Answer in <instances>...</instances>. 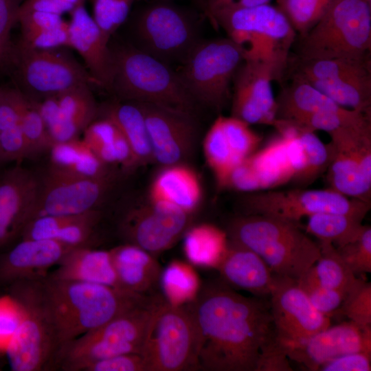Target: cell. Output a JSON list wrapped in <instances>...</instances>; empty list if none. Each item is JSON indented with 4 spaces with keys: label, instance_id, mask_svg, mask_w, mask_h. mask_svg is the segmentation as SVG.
Masks as SVG:
<instances>
[{
    "label": "cell",
    "instance_id": "1",
    "mask_svg": "<svg viewBox=\"0 0 371 371\" xmlns=\"http://www.w3.org/2000/svg\"><path fill=\"white\" fill-rule=\"evenodd\" d=\"M197 326L199 369L291 371L266 297H248L223 281L206 283L187 304Z\"/></svg>",
    "mask_w": 371,
    "mask_h": 371
},
{
    "label": "cell",
    "instance_id": "2",
    "mask_svg": "<svg viewBox=\"0 0 371 371\" xmlns=\"http://www.w3.org/2000/svg\"><path fill=\"white\" fill-rule=\"evenodd\" d=\"M42 282L54 320L59 350L80 335L145 303L153 295H142L98 284L55 279L48 275L42 279Z\"/></svg>",
    "mask_w": 371,
    "mask_h": 371
},
{
    "label": "cell",
    "instance_id": "3",
    "mask_svg": "<svg viewBox=\"0 0 371 371\" xmlns=\"http://www.w3.org/2000/svg\"><path fill=\"white\" fill-rule=\"evenodd\" d=\"M230 240L256 253L274 274L297 280L320 256L319 243L298 224L256 214L233 219L226 231Z\"/></svg>",
    "mask_w": 371,
    "mask_h": 371
},
{
    "label": "cell",
    "instance_id": "4",
    "mask_svg": "<svg viewBox=\"0 0 371 371\" xmlns=\"http://www.w3.org/2000/svg\"><path fill=\"white\" fill-rule=\"evenodd\" d=\"M109 91L122 101L159 105L195 115L196 102L170 65L134 46L113 49Z\"/></svg>",
    "mask_w": 371,
    "mask_h": 371
},
{
    "label": "cell",
    "instance_id": "5",
    "mask_svg": "<svg viewBox=\"0 0 371 371\" xmlns=\"http://www.w3.org/2000/svg\"><path fill=\"white\" fill-rule=\"evenodd\" d=\"M10 297L21 311L17 330L6 346L12 370L41 371L55 363L59 346L42 279L10 284Z\"/></svg>",
    "mask_w": 371,
    "mask_h": 371
},
{
    "label": "cell",
    "instance_id": "6",
    "mask_svg": "<svg viewBox=\"0 0 371 371\" xmlns=\"http://www.w3.org/2000/svg\"><path fill=\"white\" fill-rule=\"evenodd\" d=\"M297 41L302 59L370 57L371 0H335Z\"/></svg>",
    "mask_w": 371,
    "mask_h": 371
},
{
    "label": "cell",
    "instance_id": "7",
    "mask_svg": "<svg viewBox=\"0 0 371 371\" xmlns=\"http://www.w3.org/2000/svg\"><path fill=\"white\" fill-rule=\"evenodd\" d=\"M207 17L242 47L245 60L271 63L286 70L297 33L278 7L266 3L216 11Z\"/></svg>",
    "mask_w": 371,
    "mask_h": 371
},
{
    "label": "cell",
    "instance_id": "8",
    "mask_svg": "<svg viewBox=\"0 0 371 371\" xmlns=\"http://www.w3.org/2000/svg\"><path fill=\"white\" fill-rule=\"evenodd\" d=\"M163 298L152 295L145 303L67 343L58 351L55 363L64 370L82 371L87 365L102 359L142 354L153 315Z\"/></svg>",
    "mask_w": 371,
    "mask_h": 371
},
{
    "label": "cell",
    "instance_id": "9",
    "mask_svg": "<svg viewBox=\"0 0 371 371\" xmlns=\"http://www.w3.org/2000/svg\"><path fill=\"white\" fill-rule=\"evenodd\" d=\"M245 60L242 47L228 37L200 40L182 62L179 74L196 102L221 111L231 99L234 76Z\"/></svg>",
    "mask_w": 371,
    "mask_h": 371
},
{
    "label": "cell",
    "instance_id": "10",
    "mask_svg": "<svg viewBox=\"0 0 371 371\" xmlns=\"http://www.w3.org/2000/svg\"><path fill=\"white\" fill-rule=\"evenodd\" d=\"M199 344L197 326L188 306H174L163 298L142 352L147 371L199 369Z\"/></svg>",
    "mask_w": 371,
    "mask_h": 371
},
{
    "label": "cell",
    "instance_id": "11",
    "mask_svg": "<svg viewBox=\"0 0 371 371\" xmlns=\"http://www.w3.org/2000/svg\"><path fill=\"white\" fill-rule=\"evenodd\" d=\"M7 54L14 65L16 88L30 101L38 102L81 85L96 86L85 67L61 48L36 49L19 42Z\"/></svg>",
    "mask_w": 371,
    "mask_h": 371
},
{
    "label": "cell",
    "instance_id": "12",
    "mask_svg": "<svg viewBox=\"0 0 371 371\" xmlns=\"http://www.w3.org/2000/svg\"><path fill=\"white\" fill-rule=\"evenodd\" d=\"M275 126L278 135L232 170L225 188L248 193L295 182L302 167L297 130L281 122Z\"/></svg>",
    "mask_w": 371,
    "mask_h": 371
},
{
    "label": "cell",
    "instance_id": "13",
    "mask_svg": "<svg viewBox=\"0 0 371 371\" xmlns=\"http://www.w3.org/2000/svg\"><path fill=\"white\" fill-rule=\"evenodd\" d=\"M291 79L305 82L341 106L371 114L370 57L289 58Z\"/></svg>",
    "mask_w": 371,
    "mask_h": 371
},
{
    "label": "cell",
    "instance_id": "14",
    "mask_svg": "<svg viewBox=\"0 0 371 371\" xmlns=\"http://www.w3.org/2000/svg\"><path fill=\"white\" fill-rule=\"evenodd\" d=\"M243 214L270 216L300 225L304 217L340 213L365 218L371 203L349 198L330 188L269 190L248 192L240 201Z\"/></svg>",
    "mask_w": 371,
    "mask_h": 371
},
{
    "label": "cell",
    "instance_id": "15",
    "mask_svg": "<svg viewBox=\"0 0 371 371\" xmlns=\"http://www.w3.org/2000/svg\"><path fill=\"white\" fill-rule=\"evenodd\" d=\"M134 30L136 47L168 65L182 63L200 41L196 19L186 10L166 1L144 7Z\"/></svg>",
    "mask_w": 371,
    "mask_h": 371
},
{
    "label": "cell",
    "instance_id": "16",
    "mask_svg": "<svg viewBox=\"0 0 371 371\" xmlns=\"http://www.w3.org/2000/svg\"><path fill=\"white\" fill-rule=\"evenodd\" d=\"M328 135L331 158L327 188L371 203V120L341 126Z\"/></svg>",
    "mask_w": 371,
    "mask_h": 371
},
{
    "label": "cell",
    "instance_id": "17",
    "mask_svg": "<svg viewBox=\"0 0 371 371\" xmlns=\"http://www.w3.org/2000/svg\"><path fill=\"white\" fill-rule=\"evenodd\" d=\"M269 297L276 338L284 350L330 326V317L313 306L295 279L274 274Z\"/></svg>",
    "mask_w": 371,
    "mask_h": 371
},
{
    "label": "cell",
    "instance_id": "18",
    "mask_svg": "<svg viewBox=\"0 0 371 371\" xmlns=\"http://www.w3.org/2000/svg\"><path fill=\"white\" fill-rule=\"evenodd\" d=\"M115 178L76 177L47 169L39 176L38 197L31 220L43 216L80 214L98 210Z\"/></svg>",
    "mask_w": 371,
    "mask_h": 371
},
{
    "label": "cell",
    "instance_id": "19",
    "mask_svg": "<svg viewBox=\"0 0 371 371\" xmlns=\"http://www.w3.org/2000/svg\"><path fill=\"white\" fill-rule=\"evenodd\" d=\"M192 214L148 199L128 208L119 222L121 236L153 255L169 248L190 227Z\"/></svg>",
    "mask_w": 371,
    "mask_h": 371
},
{
    "label": "cell",
    "instance_id": "20",
    "mask_svg": "<svg viewBox=\"0 0 371 371\" xmlns=\"http://www.w3.org/2000/svg\"><path fill=\"white\" fill-rule=\"evenodd\" d=\"M284 71L271 63L245 60L233 80L231 115L249 125L274 127L277 104L271 83L280 80Z\"/></svg>",
    "mask_w": 371,
    "mask_h": 371
},
{
    "label": "cell",
    "instance_id": "21",
    "mask_svg": "<svg viewBox=\"0 0 371 371\" xmlns=\"http://www.w3.org/2000/svg\"><path fill=\"white\" fill-rule=\"evenodd\" d=\"M137 103L144 117L153 161L161 167L187 164L196 144L195 115L153 104Z\"/></svg>",
    "mask_w": 371,
    "mask_h": 371
},
{
    "label": "cell",
    "instance_id": "22",
    "mask_svg": "<svg viewBox=\"0 0 371 371\" xmlns=\"http://www.w3.org/2000/svg\"><path fill=\"white\" fill-rule=\"evenodd\" d=\"M262 139L249 124L232 115H219L214 120L203 149L219 188H225L232 170L259 148Z\"/></svg>",
    "mask_w": 371,
    "mask_h": 371
},
{
    "label": "cell",
    "instance_id": "23",
    "mask_svg": "<svg viewBox=\"0 0 371 371\" xmlns=\"http://www.w3.org/2000/svg\"><path fill=\"white\" fill-rule=\"evenodd\" d=\"M284 351L289 359L308 370H319L326 362L344 355L371 353V326L362 327L351 321L330 326Z\"/></svg>",
    "mask_w": 371,
    "mask_h": 371
},
{
    "label": "cell",
    "instance_id": "24",
    "mask_svg": "<svg viewBox=\"0 0 371 371\" xmlns=\"http://www.w3.org/2000/svg\"><path fill=\"white\" fill-rule=\"evenodd\" d=\"M33 102L54 144L79 138L98 115L99 106L89 85H81Z\"/></svg>",
    "mask_w": 371,
    "mask_h": 371
},
{
    "label": "cell",
    "instance_id": "25",
    "mask_svg": "<svg viewBox=\"0 0 371 371\" xmlns=\"http://www.w3.org/2000/svg\"><path fill=\"white\" fill-rule=\"evenodd\" d=\"M39 176L19 166L0 172V248L21 236L31 220Z\"/></svg>",
    "mask_w": 371,
    "mask_h": 371
},
{
    "label": "cell",
    "instance_id": "26",
    "mask_svg": "<svg viewBox=\"0 0 371 371\" xmlns=\"http://www.w3.org/2000/svg\"><path fill=\"white\" fill-rule=\"evenodd\" d=\"M69 14V47L81 56L96 86L109 91L114 71L110 39L104 34L85 5Z\"/></svg>",
    "mask_w": 371,
    "mask_h": 371
},
{
    "label": "cell",
    "instance_id": "27",
    "mask_svg": "<svg viewBox=\"0 0 371 371\" xmlns=\"http://www.w3.org/2000/svg\"><path fill=\"white\" fill-rule=\"evenodd\" d=\"M74 248L55 240L21 238L0 256V282L43 279Z\"/></svg>",
    "mask_w": 371,
    "mask_h": 371
},
{
    "label": "cell",
    "instance_id": "28",
    "mask_svg": "<svg viewBox=\"0 0 371 371\" xmlns=\"http://www.w3.org/2000/svg\"><path fill=\"white\" fill-rule=\"evenodd\" d=\"M222 281L256 297H269L274 273L252 250L229 239L227 251L216 269Z\"/></svg>",
    "mask_w": 371,
    "mask_h": 371
},
{
    "label": "cell",
    "instance_id": "29",
    "mask_svg": "<svg viewBox=\"0 0 371 371\" xmlns=\"http://www.w3.org/2000/svg\"><path fill=\"white\" fill-rule=\"evenodd\" d=\"M200 179L187 164L162 166L149 188L148 199L189 214L199 207L202 199Z\"/></svg>",
    "mask_w": 371,
    "mask_h": 371
},
{
    "label": "cell",
    "instance_id": "30",
    "mask_svg": "<svg viewBox=\"0 0 371 371\" xmlns=\"http://www.w3.org/2000/svg\"><path fill=\"white\" fill-rule=\"evenodd\" d=\"M101 218L99 210L73 215H52L30 221L23 229V239H50L71 247L88 246Z\"/></svg>",
    "mask_w": 371,
    "mask_h": 371
},
{
    "label": "cell",
    "instance_id": "31",
    "mask_svg": "<svg viewBox=\"0 0 371 371\" xmlns=\"http://www.w3.org/2000/svg\"><path fill=\"white\" fill-rule=\"evenodd\" d=\"M49 277L98 284L122 289L110 251L93 249L89 246L75 247L60 260ZM124 290V289H123Z\"/></svg>",
    "mask_w": 371,
    "mask_h": 371
},
{
    "label": "cell",
    "instance_id": "32",
    "mask_svg": "<svg viewBox=\"0 0 371 371\" xmlns=\"http://www.w3.org/2000/svg\"><path fill=\"white\" fill-rule=\"evenodd\" d=\"M110 252L122 289L149 295L159 282L161 269L150 252L126 243L111 249Z\"/></svg>",
    "mask_w": 371,
    "mask_h": 371
},
{
    "label": "cell",
    "instance_id": "33",
    "mask_svg": "<svg viewBox=\"0 0 371 371\" xmlns=\"http://www.w3.org/2000/svg\"><path fill=\"white\" fill-rule=\"evenodd\" d=\"M48 152V169L54 172L76 177H115L114 170L103 163L82 139L54 143Z\"/></svg>",
    "mask_w": 371,
    "mask_h": 371
},
{
    "label": "cell",
    "instance_id": "34",
    "mask_svg": "<svg viewBox=\"0 0 371 371\" xmlns=\"http://www.w3.org/2000/svg\"><path fill=\"white\" fill-rule=\"evenodd\" d=\"M98 117L117 125L131 147L137 167L154 162L143 112L137 102L118 100L106 104L99 107Z\"/></svg>",
    "mask_w": 371,
    "mask_h": 371
},
{
    "label": "cell",
    "instance_id": "35",
    "mask_svg": "<svg viewBox=\"0 0 371 371\" xmlns=\"http://www.w3.org/2000/svg\"><path fill=\"white\" fill-rule=\"evenodd\" d=\"M82 139L98 157L111 169L130 170L137 167L131 147L117 125L98 117L84 131Z\"/></svg>",
    "mask_w": 371,
    "mask_h": 371
},
{
    "label": "cell",
    "instance_id": "36",
    "mask_svg": "<svg viewBox=\"0 0 371 371\" xmlns=\"http://www.w3.org/2000/svg\"><path fill=\"white\" fill-rule=\"evenodd\" d=\"M229 245L226 231L208 223L189 227L183 234V247L190 262L217 269Z\"/></svg>",
    "mask_w": 371,
    "mask_h": 371
},
{
    "label": "cell",
    "instance_id": "37",
    "mask_svg": "<svg viewBox=\"0 0 371 371\" xmlns=\"http://www.w3.org/2000/svg\"><path fill=\"white\" fill-rule=\"evenodd\" d=\"M363 217L340 213H320L308 217L306 232L319 241L342 247L356 240L364 225Z\"/></svg>",
    "mask_w": 371,
    "mask_h": 371
},
{
    "label": "cell",
    "instance_id": "38",
    "mask_svg": "<svg viewBox=\"0 0 371 371\" xmlns=\"http://www.w3.org/2000/svg\"><path fill=\"white\" fill-rule=\"evenodd\" d=\"M159 282L164 299L174 306L192 302L201 289L199 278L194 269L179 260H173L161 271Z\"/></svg>",
    "mask_w": 371,
    "mask_h": 371
},
{
    "label": "cell",
    "instance_id": "39",
    "mask_svg": "<svg viewBox=\"0 0 371 371\" xmlns=\"http://www.w3.org/2000/svg\"><path fill=\"white\" fill-rule=\"evenodd\" d=\"M318 243L320 256L313 267L320 284L339 291L346 296L361 278H358L352 272L332 243Z\"/></svg>",
    "mask_w": 371,
    "mask_h": 371
},
{
    "label": "cell",
    "instance_id": "40",
    "mask_svg": "<svg viewBox=\"0 0 371 371\" xmlns=\"http://www.w3.org/2000/svg\"><path fill=\"white\" fill-rule=\"evenodd\" d=\"M295 128L302 153V167L294 183L305 188L326 172L331 149L329 143L324 144L315 132Z\"/></svg>",
    "mask_w": 371,
    "mask_h": 371
},
{
    "label": "cell",
    "instance_id": "41",
    "mask_svg": "<svg viewBox=\"0 0 371 371\" xmlns=\"http://www.w3.org/2000/svg\"><path fill=\"white\" fill-rule=\"evenodd\" d=\"M297 282L317 311L329 317L337 313L345 295L322 285L313 266L297 279Z\"/></svg>",
    "mask_w": 371,
    "mask_h": 371
},
{
    "label": "cell",
    "instance_id": "42",
    "mask_svg": "<svg viewBox=\"0 0 371 371\" xmlns=\"http://www.w3.org/2000/svg\"><path fill=\"white\" fill-rule=\"evenodd\" d=\"M21 127L28 157H35L49 150L54 142L36 104L30 100L24 111Z\"/></svg>",
    "mask_w": 371,
    "mask_h": 371
},
{
    "label": "cell",
    "instance_id": "43",
    "mask_svg": "<svg viewBox=\"0 0 371 371\" xmlns=\"http://www.w3.org/2000/svg\"><path fill=\"white\" fill-rule=\"evenodd\" d=\"M142 0H92L93 18L110 39L128 18L133 5Z\"/></svg>",
    "mask_w": 371,
    "mask_h": 371
},
{
    "label": "cell",
    "instance_id": "44",
    "mask_svg": "<svg viewBox=\"0 0 371 371\" xmlns=\"http://www.w3.org/2000/svg\"><path fill=\"white\" fill-rule=\"evenodd\" d=\"M28 102L18 88L0 87L1 135L22 131V117Z\"/></svg>",
    "mask_w": 371,
    "mask_h": 371
},
{
    "label": "cell",
    "instance_id": "45",
    "mask_svg": "<svg viewBox=\"0 0 371 371\" xmlns=\"http://www.w3.org/2000/svg\"><path fill=\"white\" fill-rule=\"evenodd\" d=\"M337 313L366 327L371 326V284L361 278L345 296Z\"/></svg>",
    "mask_w": 371,
    "mask_h": 371
},
{
    "label": "cell",
    "instance_id": "46",
    "mask_svg": "<svg viewBox=\"0 0 371 371\" xmlns=\"http://www.w3.org/2000/svg\"><path fill=\"white\" fill-rule=\"evenodd\" d=\"M336 248L345 263L356 276L371 272L370 226L364 225L356 240Z\"/></svg>",
    "mask_w": 371,
    "mask_h": 371
},
{
    "label": "cell",
    "instance_id": "47",
    "mask_svg": "<svg viewBox=\"0 0 371 371\" xmlns=\"http://www.w3.org/2000/svg\"><path fill=\"white\" fill-rule=\"evenodd\" d=\"M65 21L60 15L36 10H19L18 15L22 38L58 27Z\"/></svg>",
    "mask_w": 371,
    "mask_h": 371
},
{
    "label": "cell",
    "instance_id": "48",
    "mask_svg": "<svg viewBox=\"0 0 371 371\" xmlns=\"http://www.w3.org/2000/svg\"><path fill=\"white\" fill-rule=\"evenodd\" d=\"M19 43L23 45L36 49H53L69 47V22L47 30L27 38H21Z\"/></svg>",
    "mask_w": 371,
    "mask_h": 371
},
{
    "label": "cell",
    "instance_id": "49",
    "mask_svg": "<svg viewBox=\"0 0 371 371\" xmlns=\"http://www.w3.org/2000/svg\"><path fill=\"white\" fill-rule=\"evenodd\" d=\"M82 371H147V366L142 354L127 353L92 362Z\"/></svg>",
    "mask_w": 371,
    "mask_h": 371
},
{
    "label": "cell",
    "instance_id": "50",
    "mask_svg": "<svg viewBox=\"0 0 371 371\" xmlns=\"http://www.w3.org/2000/svg\"><path fill=\"white\" fill-rule=\"evenodd\" d=\"M25 0H0V58L10 47V32L18 23L19 10Z\"/></svg>",
    "mask_w": 371,
    "mask_h": 371
},
{
    "label": "cell",
    "instance_id": "51",
    "mask_svg": "<svg viewBox=\"0 0 371 371\" xmlns=\"http://www.w3.org/2000/svg\"><path fill=\"white\" fill-rule=\"evenodd\" d=\"M21 320V311L16 303L10 296L0 300V345H8Z\"/></svg>",
    "mask_w": 371,
    "mask_h": 371
},
{
    "label": "cell",
    "instance_id": "52",
    "mask_svg": "<svg viewBox=\"0 0 371 371\" xmlns=\"http://www.w3.org/2000/svg\"><path fill=\"white\" fill-rule=\"evenodd\" d=\"M322 371H370L371 353L357 352L344 355L324 363Z\"/></svg>",
    "mask_w": 371,
    "mask_h": 371
},
{
    "label": "cell",
    "instance_id": "53",
    "mask_svg": "<svg viewBox=\"0 0 371 371\" xmlns=\"http://www.w3.org/2000/svg\"><path fill=\"white\" fill-rule=\"evenodd\" d=\"M85 3V0H25L19 10H36L62 16Z\"/></svg>",
    "mask_w": 371,
    "mask_h": 371
},
{
    "label": "cell",
    "instance_id": "54",
    "mask_svg": "<svg viewBox=\"0 0 371 371\" xmlns=\"http://www.w3.org/2000/svg\"><path fill=\"white\" fill-rule=\"evenodd\" d=\"M271 0H205L203 8L206 16L220 10L254 7L269 3Z\"/></svg>",
    "mask_w": 371,
    "mask_h": 371
},
{
    "label": "cell",
    "instance_id": "55",
    "mask_svg": "<svg viewBox=\"0 0 371 371\" xmlns=\"http://www.w3.org/2000/svg\"><path fill=\"white\" fill-rule=\"evenodd\" d=\"M197 1H198V2L200 3L202 5V6H203V3H204V2H205V0H197Z\"/></svg>",
    "mask_w": 371,
    "mask_h": 371
},
{
    "label": "cell",
    "instance_id": "56",
    "mask_svg": "<svg viewBox=\"0 0 371 371\" xmlns=\"http://www.w3.org/2000/svg\"><path fill=\"white\" fill-rule=\"evenodd\" d=\"M326 1H329L330 3H333L335 0H326Z\"/></svg>",
    "mask_w": 371,
    "mask_h": 371
}]
</instances>
